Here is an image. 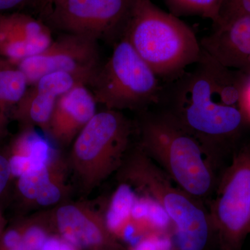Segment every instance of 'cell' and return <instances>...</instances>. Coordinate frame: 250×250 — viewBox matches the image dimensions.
<instances>
[{"instance_id":"obj_1","label":"cell","mask_w":250,"mask_h":250,"mask_svg":"<svg viewBox=\"0 0 250 250\" xmlns=\"http://www.w3.org/2000/svg\"><path fill=\"white\" fill-rule=\"evenodd\" d=\"M243 79V72L224 66L202 49L198 62L163 83L157 105L211 159L248 125L241 108Z\"/></svg>"},{"instance_id":"obj_2","label":"cell","mask_w":250,"mask_h":250,"mask_svg":"<svg viewBox=\"0 0 250 250\" xmlns=\"http://www.w3.org/2000/svg\"><path fill=\"white\" fill-rule=\"evenodd\" d=\"M121 39L164 82L178 76L202 54L200 40L191 28L151 0H128Z\"/></svg>"},{"instance_id":"obj_3","label":"cell","mask_w":250,"mask_h":250,"mask_svg":"<svg viewBox=\"0 0 250 250\" xmlns=\"http://www.w3.org/2000/svg\"><path fill=\"white\" fill-rule=\"evenodd\" d=\"M136 127L139 147L176 185L200 200L214 190L211 159L192 135L161 111H142Z\"/></svg>"},{"instance_id":"obj_4","label":"cell","mask_w":250,"mask_h":250,"mask_svg":"<svg viewBox=\"0 0 250 250\" xmlns=\"http://www.w3.org/2000/svg\"><path fill=\"white\" fill-rule=\"evenodd\" d=\"M118 172L122 182L160 206L170 218L177 250H203L211 231L208 210L184 191L141 148L128 154Z\"/></svg>"},{"instance_id":"obj_5","label":"cell","mask_w":250,"mask_h":250,"mask_svg":"<svg viewBox=\"0 0 250 250\" xmlns=\"http://www.w3.org/2000/svg\"><path fill=\"white\" fill-rule=\"evenodd\" d=\"M134 129L121 111L105 108L97 112L72 142L66 161L81 191L89 193L119 171Z\"/></svg>"},{"instance_id":"obj_6","label":"cell","mask_w":250,"mask_h":250,"mask_svg":"<svg viewBox=\"0 0 250 250\" xmlns=\"http://www.w3.org/2000/svg\"><path fill=\"white\" fill-rule=\"evenodd\" d=\"M97 103L106 109L144 111L160 100L161 79L130 45L120 39L90 83Z\"/></svg>"},{"instance_id":"obj_7","label":"cell","mask_w":250,"mask_h":250,"mask_svg":"<svg viewBox=\"0 0 250 250\" xmlns=\"http://www.w3.org/2000/svg\"><path fill=\"white\" fill-rule=\"evenodd\" d=\"M222 250H240L250 234V143L234 154L208 210Z\"/></svg>"},{"instance_id":"obj_8","label":"cell","mask_w":250,"mask_h":250,"mask_svg":"<svg viewBox=\"0 0 250 250\" xmlns=\"http://www.w3.org/2000/svg\"><path fill=\"white\" fill-rule=\"evenodd\" d=\"M97 42L84 36L64 34L43 52L24 59L17 66L25 75L29 86L53 72H65L78 83L90 85L101 67Z\"/></svg>"},{"instance_id":"obj_9","label":"cell","mask_w":250,"mask_h":250,"mask_svg":"<svg viewBox=\"0 0 250 250\" xmlns=\"http://www.w3.org/2000/svg\"><path fill=\"white\" fill-rule=\"evenodd\" d=\"M128 0H62L48 13L51 24L67 34L120 40Z\"/></svg>"},{"instance_id":"obj_10","label":"cell","mask_w":250,"mask_h":250,"mask_svg":"<svg viewBox=\"0 0 250 250\" xmlns=\"http://www.w3.org/2000/svg\"><path fill=\"white\" fill-rule=\"evenodd\" d=\"M52 213L62 239L72 246L93 250L122 249L106 226L104 215L90 206L67 202Z\"/></svg>"},{"instance_id":"obj_11","label":"cell","mask_w":250,"mask_h":250,"mask_svg":"<svg viewBox=\"0 0 250 250\" xmlns=\"http://www.w3.org/2000/svg\"><path fill=\"white\" fill-rule=\"evenodd\" d=\"M49 27L29 15L0 14V57L18 65L43 52L52 43Z\"/></svg>"},{"instance_id":"obj_12","label":"cell","mask_w":250,"mask_h":250,"mask_svg":"<svg viewBox=\"0 0 250 250\" xmlns=\"http://www.w3.org/2000/svg\"><path fill=\"white\" fill-rule=\"evenodd\" d=\"M78 83L65 72L46 75L28 87L11 117L24 128L39 126L45 133L59 98Z\"/></svg>"},{"instance_id":"obj_13","label":"cell","mask_w":250,"mask_h":250,"mask_svg":"<svg viewBox=\"0 0 250 250\" xmlns=\"http://www.w3.org/2000/svg\"><path fill=\"white\" fill-rule=\"evenodd\" d=\"M97 104L87 85H75L59 98L45 134L59 146H68L96 114Z\"/></svg>"},{"instance_id":"obj_14","label":"cell","mask_w":250,"mask_h":250,"mask_svg":"<svg viewBox=\"0 0 250 250\" xmlns=\"http://www.w3.org/2000/svg\"><path fill=\"white\" fill-rule=\"evenodd\" d=\"M200 43L207 54L224 66L243 73L250 72V15L213 27Z\"/></svg>"},{"instance_id":"obj_15","label":"cell","mask_w":250,"mask_h":250,"mask_svg":"<svg viewBox=\"0 0 250 250\" xmlns=\"http://www.w3.org/2000/svg\"><path fill=\"white\" fill-rule=\"evenodd\" d=\"M29 85L17 65L0 57V136H4L9 117Z\"/></svg>"},{"instance_id":"obj_16","label":"cell","mask_w":250,"mask_h":250,"mask_svg":"<svg viewBox=\"0 0 250 250\" xmlns=\"http://www.w3.org/2000/svg\"><path fill=\"white\" fill-rule=\"evenodd\" d=\"M134 188L123 182L116 189L105 212L104 218L108 229L118 236L123 226L131 218V210L137 195Z\"/></svg>"},{"instance_id":"obj_17","label":"cell","mask_w":250,"mask_h":250,"mask_svg":"<svg viewBox=\"0 0 250 250\" xmlns=\"http://www.w3.org/2000/svg\"><path fill=\"white\" fill-rule=\"evenodd\" d=\"M58 159L56 154L47 165L31 169L18 177V189L26 200L36 201L41 190L52 179Z\"/></svg>"},{"instance_id":"obj_18","label":"cell","mask_w":250,"mask_h":250,"mask_svg":"<svg viewBox=\"0 0 250 250\" xmlns=\"http://www.w3.org/2000/svg\"><path fill=\"white\" fill-rule=\"evenodd\" d=\"M171 14L199 16L210 20L213 25L218 22L219 11L223 0H165Z\"/></svg>"},{"instance_id":"obj_19","label":"cell","mask_w":250,"mask_h":250,"mask_svg":"<svg viewBox=\"0 0 250 250\" xmlns=\"http://www.w3.org/2000/svg\"><path fill=\"white\" fill-rule=\"evenodd\" d=\"M250 15V0H223L218 20L213 27L228 24L237 18Z\"/></svg>"},{"instance_id":"obj_20","label":"cell","mask_w":250,"mask_h":250,"mask_svg":"<svg viewBox=\"0 0 250 250\" xmlns=\"http://www.w3.org/2000/svg\"><path fill=\"white\" fill-rule=\"evenodd\" d=\"M172 239L162 232H150L135 245L133 250H170Z\"/></svg>"},{"instance_id":"obj_21","label":"cell","mask_w":250,"mask_h":250,"mask_svg":"<svg viewBox=\"0 0 250 250\" xmlns=\"http://www.w3.org/2000/svg\"><path fill=\"white\" fill-rule=\"evenodd\" d=\"M47 238L43 228L39 225H33L22 234V243L27 250H40Z\"/></svg>"},{"instance_id":"obj_22","label":"cell","mask_w":250,"mask_h":250,"mask_svg":"<svg viewBox=\"0 0 250 250\" xmlns=\"http://www.w3.org/2000/svg\"><path fill=\"white\" fill-rule=\"evenodd\" d=\"M9 161L11 175L15 177H20L32 169L29 158L22 154L13 153Z\"/></svg>"},{"instance_id":"obj_23","label":"cell","mask_w":250,"mask_h":250,"mask_svg":"<svg viewBox=\"0 0 250 250\" xmlns=\"http://www.w3.org/2000/svg\"><path fill=\"white\" fill-rule=\"evenodd\" d=\"M243 75L244 79L242 90L241 108L247 123L250 125V72L243 73Z\"/></svg>"},{"instance_id":"obj_24","label":"cell","mask_w":250,"mask_h":250,"mask_svg":"<svg viewBox=\"0 0 250 250\" xmlns=\"http://www.w3.org/2000/svg\"><path fill=\"white\" fill-rule=\"evenodd\" d=\"M11 175L9 159L0 153V195L4 191Z\"/></svg>"},{"instance_id":"obj_25","label":"cell","mask_w":250,"mask_h":250,"mask_svg":"<svg viewBox=\"0 0 250 250\" xmlns=\"http://www.w3.org/2000/svg\"><path fill=\"white\" fill-rule=\"evenodd\" d=\"M40 250H75V247L61 238H47Z\"/></svg>"},{"instance_id":"obj_26","label":"cell","mask_w":250,"mask_h":250,"mask_svg":"<svg viewBox=\"0 0 250 250\" xmlns=\"http://www.w3.org/2000/svg\"><path fill=\"white\" fill-rule=\"evenodd\" d=\"M36 1L37 0H0V14L21 9L31 2L36 3Z\"/></svg>"},{"instance_id":"obj_27","label":"cell","mask_w":250,"mask_h":250,"mask_svg":"<svg viewBox=\"0 0 250 250\" xmlns=\"http://www.w3.org/2000/svg\"><path fill=\"white\" fill-rule=\"evenodd\" d=\"M22 241V234L17 230L11 229L5 233L3 237V245L7 250L18 246Z\"/></svg>"},{"instance_id":"obj_28","label":"cell","mask_w":250,"mask_h":250,"mask_svg":"<svg viewBox=\"0 0 250 250\" xmlns=\"http://www.w3.org/2000/svg\"><path fill=\"white\" fill-rule=\"evenodd\" d=\"M62 0H37L36 3H39L41 5V8L43 10L47 11V14L54 6L58 3L61 2Z\"/></svg>"},{"instance_id":"obj_29","label":"cell","mask_w":250,"mask_h":250,"mask_svg":"<svg viewBox=\"0 0 250 250\" xmlns=\"http://www.w3.org/2000/svg\"><path fill=\"white\" fill-rule=\"evenodd\" d=\"M10 250H27V249L25 248V246L23 245L22 241H21V243H20L17 246L15 247L14 248Z\"/></svg>"}]
</instances>
